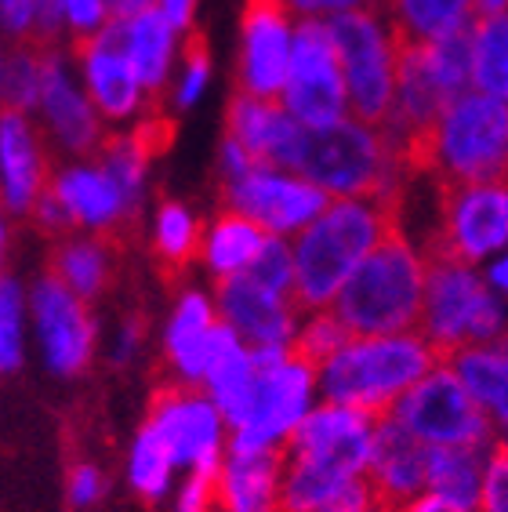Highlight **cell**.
Wrapping results in <instances>:
<instances>
[{
  "label": "cell",
  "instance_id": "cell-20",
  "mask_svg": "<svg viewBox=\"0 0 508 512\" xmlns=\"http://www.w3.org/2000/svg\"><path fill=\"white\" fill-rule=\"evenodd\" d=\"M77 73L84 80V91L95 102L98 117L106 124H131L142 117L149 91L142 88L113 22L98 37L77 44Z\"/></svg>",
  "mask_w": 508,
  "mask_h": 512
},
{
  "label": "cell",
  "instance_id": "cell-39",
  "mask_svg": "<svg viewBox=\"0 0 508 512\" xmlns=\"http://www.w3.org/2000/svg\"><path fill=\"white\" fill-rule=\"evenodd\" d=\"M244 276L258 280L269 291H280V295L294 298V255H291V240L284 237H269L265 247L258 251V258L251 262Z\"/></svg>",
  "mask_w": 508,
  "mask_h": 512
},
{
  "label": "cell",
  "instance_id": "cell-53",
  "mask_svg": "<svg viewBox=\"0 0 508 512\" xmlns=\"http://www.w3.org/2000/svg\"><path fill=\"white\" fill-rule=\"evenodd\" d=\"M4 77H8V59H4V51H0V109H4Z\"/></svg>",
  "mask_w": 508,
  "mask_h": 512
},
{
  "label": "cell",
  "instance_id": "cell-29",
  "mask_svg": "<svg viewBox=\"0 0 508 512\" xmlns=\"http://www.w3.org/2000/svg\"><path fill=\"white\" fill-rule=\"evenodd\" d=\"M403 44H429L476 22V0H381Z\"/></svg>",
  "mask_w": 508,
  "mask_h": 512
},
{
  "label": "cell",
  "instance_id": "cell-14",
  "mask_svg": "<svg viewBox=\"0 0 508 512\" xmlns=\"http://www.w3.org/2000/svg\"><path fill=\"white\" fill-rule=\"evenodd\" d=\"M240 345V335L218 316L211 295L189 287L175 298L164 324V360L175 371V385L204 389L215 367L225 364Z\"/></svg>",
  "mask_w": 508,
  "mask_h": 512
},
{
  "label": "cell",
  "instance_id": "cell-23",
  "mask_svg": "<svg viewBox=\"0 0 508 512\" xmlns=\"http://www.w3.org/2000/svg\"><path fill=\"white\" fill-rule=\"evenodd\" d=\"M225 135L236 138L258 164L287 171L298 168L305 142V128L280 106V99H254V95H236L229 102Z\"/></svg>",
  "mask_w": 508,
  "mask_h": 512
},
{
  "label": "cell",
  "instance_id": "cell-8",
  "mask_svg": "<svg viewBox=\"0 0 508 512\" xmlns=\"http://www.w3.org/2000/svg\"><path fill=\"white\" fill-rule=\"evenodd\" d=\"M425 262L429 276H425L418 331L429 338L443 364L461 349L498 342L505 335V313L494 298V287L476 273V266L454 258H425Z\"/></svg>",
  "mask_w": 508,
  "mask_h": 512
},
{
  "label": "cell",
  "instance_id": "cell-10",
  "mask_svg": "<svg viewBox=\"0 0 508 512\" xmlns=\"http://www.w3.org/2000/svg\"><path fill=\"white\" fill-rule=\"evenodd\" d=\"M392 418L403 422L425 447H490L494 422L465 389L450 364H436L418 385H411L392 407Z\"/></svg>",
  "mask_w": 508,
  "mask_h": 512
},
{
  "label": "cell",
  "instance_id": "cell-49",
  "mask_svg": "<svg viewBox=\"0 0 508 512\" xmlns=\"http://www.w3.org/2000/svg\"><path fill=\"white\" fill-rule=\"evenodd\" d=\"M153 8H157V0H109V15L113 19H135V15Z\"/></svg>",
  "mask_w": 508,
  "mask_h": 512
},
{
  "label": "cell",
  "instance_id": "cell-47",
  "mask_svg": "<svg viewBox=\"0 0 508 512\" xmlns=\"http://www.w3.org/2000/svg\"><path fill=\"white\" fill-rule=\"evenodd\" d=\"M142 335H146L142 320H138V316H127L124 324L117 327V335H113V345H109V360H113L117 367L131 364V360L138 356V349H142Z\"/></svg>",
  "mask_w": 508,
  "mask_h": 512
},
{
  "label": "cell",
  "instance_id": "cell-24",
  "mask_svg": "<svg viewBox=\"0 0 508 512\" xmlns=\"http://www.w3.org/2000/svg\"><path fill=\"white\" fill-rule=\"evenodd\" d=\"M48 189V168H44V149L40 131L30 113L19 109H0V197L4 207L15 215H26Z\"/></svg>",
  "mask_w": 508,
  "mask_h": 512
},
{
  "label": "cell",
  "instance_id": "cell-33",
  "mask_svg": "<svg viewBox=\"0 0 508 512\" xmlns=\"http://www.w3.org/2000/svg\"><path fill=\"white\" fill-rule=\"evenodd\" d=\"M472 91L508 102V15L472 22Z\"/></svg>",
  "mask_w": 508,
  "mask_h": 512
},
{
  "label": "cell",
  "instance_id": "cell-36",
  "mask_svg": "<svg viewBox=\"0 0 508 512\" xmlns=\"http://www.w3.org/2000/svg\"><path fill=\"white\" fill-rule=\"evenodd\" d=\"M44 69H48V48H19L8 59V77H4V106L33 113L44 88Z\"/></svg>",
  "mask_w": 508,
  "mask_h": 512
},
{
  "label": "cell",
  "instance_id": "cell-4",
  "mask_svg": "<svg viewBox=\"0 0 508 512\" xmlns=\"http://www.w3.org/2000/svg\"><path fill=\"white\" fill-rule=\"evenodd\" d=\"M436 364H443L440 353L421 331L352 335L327 364L316 367V382L327 404H345L381 418Z\"/></svg>",
  "mask_w": 508,
  "mask_h": 512
},
{
  "label": "cell",
  "instance_id": "cell-22",
  "mask_svg": "<svg viewBox=\"0 0 508 512\" xmlns=\"http://www.w3.org/2000/svg\"><path fill=\"white\" fill-rule=\"evenodd\" d=\"M425 469H429V447L392 414H381L371 465H367L374 502L392 512L414 502L418 494H425Z\"/></svg>",
  "mask_w": 508,
  "mask_h": 512
},
{
  "label": "cell",
  "instance_id": "cell-17",
  "mask_svg": "<svg viewBox=\"0 0 508 512\" xmlns=\"http://www.w3.org/2000/svg\"><path fill=\"white\" fill-rule=\"evenodd\" d=\"M374 433H378V418L374 414L323 400L298 425V433L291 436V444L284 451L331 465V469H338L345 476H367Z\"/></svg>",
  "mask_w": 508,
  "mask_h": 512
},
{
  "label": "cell",
  "instance_id": "cell-35",
  "mask_svg": "<svg viewBox=\"0 0 508 512\" xmlns=\"http://www.w3.org/2000/svg\"><path fill=\"white\" fill-rule=\"evenodd\" d=\"M425 55H429L432 73L450 95V102L465 95V91H472V26H461V30L447 33V37L429 40Z\"/></svg>",
  "mask_w": 508,
  "mask_h": 512
},
{
  "label": "cell",
  "instance_id": "cell-38",
  "mask_svg": "<svg viewBox=\"0 0 508 512\" xmlns=\"http://www.w3.org/2000/svg\"><path fill=\"white\" fill-rule=\"evenodd\" d=\"M30 298L22 295L19 280L0 276V375H15L22 367V316Z\"/></svg>",
  "mask_w": 508,
  "mask_h": 512
},
{
  "label": "cell",
  "instance_id": "cell-44",
  "mask_svg": "<svg viewBox=\"0 0 508 512\" xmlns=\"http://www.w3.org/2000/svg\"><path fill=\"white\" fill-rule=\"evenodd\" d=\"M44 0H0V33L11 40H37Z\"/></svg>",
  "mask_w": 508,
  "mask_h": 512
},
{
  "label": "cell",
  "instance_id": "cell-25",
  "mask_svg": "<svg viewBox=\"0 0 508 512\" xmlns=\"http://www.w3.org/2000/svg\"><path fill=\"white\" fill-rule=\"evenodd\" d=\"M284 451H229L215 473L218 512H284Z\"/></svg>",
  "mask_w": 508,
  "mask_h": 512
},
{
  "label": "cell",
  "instance_id": "cell-6",
  "mask_svg": "<svg viewBox=\"0 0 508 512\" xmlns=\"http://www.w3.org/2000/svg\"><path fill=\"white\" fill-rule=\"evenodd\" d=\"M254 382L229 422V451H284L320 396L316 367L294 349H251Z\"/></svg>",
  "mask_w": 508,
  "mask_h": 512
},
{
  "label": "cell",
  "instance_id": "cell-11",
  "mask_svg": "<svg viewBox=\"0 0 508 512\" xmlns=\"http://www.w3.org/2000/svg\"><path fill=\"white\" fill-rule=\"evenodd\" d=\"M280 106L309 131L331 128L338 120L352 117L345 73L331 33H327V22L298 19L291 73H287V84L280 91Z\"/></svg>",
  "mask_w": 508,
  "mask_h": 512
},
{
  "label": "cell",
  "instance_id": "cell-34",
  "mask_svg": "<svg viewBox=\"0 0 508 512\" xmlns=\"http://www.w3.org/2000/svg\"><path fill=\"white\" fill-rule=\"evenodd\" d=\"M200 218L189 211L182 200H164L153 215V226H149V240H153V255L164 269L178 273L182 266H189L196 255H200Z\"/></svg>",
  "mask_w": 508,
  "mask_h": 512
},
{
  "label": "cell",
  "instance_id": "cell-7",
  "mask_svg": "<svg viewBox=\"0 0 508 512\" xmlns=\"http://www.w3.org/2000/svg\"><path fill=\"white\" fill-rule=\"evenodd\" d=\"M338 62L349 91V113L363 124L385 128L396 102V73H400V37L392 30L381 4L342 11L327 19Z\"/></svg>",
  "mask_w": 508,
  "mask_h": 512
},
{
  "label": "cell",
  "instance_id": "cell-40",
  "mask_svg": "<svg viewBox=\"0 0 508 512\" xmlns=\"http://www.w3.org/2000/svg\"><path fill=\"white\" fill-rule=\"evenodd\" d=\"M171 84H175V88H171V99H175L178 113H186V109H193L196 102L204 99L207 84H211V55H207V48L200 40H193L186 48L182 66H178Z\"/></svg>",
  "mask_w": 508,
  "mask_h": 512
},
{
  "label": "cell",
  "instance_id": "cell-15",
  "mask_svg": "<svg viewBox=\"0 0 508 512\" xmlns=\"http://www.w3.org/2000/svg\"><path fill=\"white\" fill-rule=\"evenodd\" d=\"M33 335L51 375L73 378L91 364L98 345V327L88 302L73 295L59 276H40L30 291Z\"/></svg>",
  "mask_w": 508,
  "mask_h": 512
},
{
  "label": "cell",
  "instance_id": "cell-27",
  "mask_svg": "<svg viewBox=\"0 0 508 512\" xmlns=\"http://www.w3.org/2000/svg\"><path fill=\"white\" fill-rule=\"evenodd\" d=\"M265 240H269V233L258 222H251V218L233 211V207H225L204 226L200 262H204L207 273L215 276V280L244 276L254 258H258V251L265 247Z\"/></svg>",
  "mask_w": 508,
  "mask_h": 512
},
{
  "label": "cell",
  "instance_id": "cell-46",
  "mask_svg": "<svg viewBox=\"0 0 508 512\" xmlns=\"http://www.w3.org/2000/svg\"><path fill=\"white\" fill-rule=\"evenodd\" d=\"M280 4L291 11L294 19L327 22V19H334V15H342V11L363 8V4H371V0H280Z\"/></svg>",
  "mask_w": 508,
  "mask_h": 512
},
{
  "label": "cell",
  "instance_id": "cell-45",
  "mask_svg": "<svg viewBox=\"0 0 508 512\" xmlns=\"http://www.w3.org/2000/svg\"><path fill=\"white\" fill-rule=\"evenodd\" d=\"M175 512H218L215 476L186 473L182 487L175 491Z\"/></svg>",
  "mask_w": 508,
  "mask_h": 512
},
{
  "label": "cell",
  "instance_id": "cell-5",
  "mask_svg": "<svg viewBox=\"0 0 508 512\" xmlns=\"http://www.w3.org/2000/svg\"><path fill=\"white\" fill-rule=\"evenodd\" d=\"M298 175L320 186L331 200L345 197H400L407 189V168L389 135L374 124L345 117L331 128H305Z\"/></svg>",
  "mask_w": 508,
  "mask_h": 512
},
{
  "label": "cell",
  "instance_id": "cell-3",
  "mask_svg": "<svg viewBox=\"0 0 508 512\" xmlns=\"http://www.w3.org/2000/svg\"><path fill=\"white\" fill-rule=\"evenodd\" d=\"M411 178L432 182H494L508 178V102L465 91L440 113L429 135L403 149Z\"/></svg>",
  "mask_w": 508,
  "mask_h": 512
},
{
  "label": "cell",
  "instance_id": "cell-26",
  "mask_svg": "<svg viewBox=\"0 0 508 512\" xmlns=\"http://www.w3.org/2000/svg\"><path fill=\"white\" fill-rule=\"evenodd\" d=\"M113 30H117L127 59H131L138 80H142V88H146L149 95H160V91L175 80V66H178V59H182V55H178V37H182V33H178L157 8L142 11L135 19H113Z\"/></svg>",
  "mask_w": 508,
  "mask_h": 512
},
{
  "label": "cell",
  "instance_id": "cell-18",
  "mask_svg": "<svg viewBox=\"0 0 508 512\" xmlns=\"http://www.w3.org/2000/svg\"><path fill=\"white\" fill-rule=\"evenodd\" d=\"M215 306L247 349H291L302 324V309L291 295L269 291L251 276L218 280Z\"/></svg>",
  "mask_w": 508,
  "mask_h": 512
},
{
  "label": "cell",
  "instance_id": "cell-16",
  "mask_svg": "<svg viewBox=\"0 0 508 512\" xmlns=\"http://www.w3.org/2000/svg\"><path fill=\"white\" fill-rule=\"evenodd\" d=\"M294 33L298 19L280 0H247L240 19V55H236L240 95L280 99L291 73Z\"/></svg>",
  "mask_w": 508,
  "mask_h": 512
},
{
  "label": "cell",
  "instance_id": "cell-19",
  "mask_svg": "<svg viewBox=\"0 0 508 512\" xmlns=\"http://www.w3.org/2000/svg\"><path fill=\"white\" fill-rule=\"evenodd\" d=\"M37 113L44 120V128H48L51 142L69 157L84 160V153L102 146V124L106 120L98 117L95 102L84 91L77 66L59 48H48V69H44Z\"/></svg>",
  "mask_w": 508,
  "mask_h": 512
},
{
  "label": "cell",
  "instance_id": "cell-37",
  "mask_svg": "<svg viewBox=\"0 0 508 512\" xmlns=\"http://www.w3.org/2000/svg\"><path fill=\"white\" fill-rule=\"evenodd\" d=\"M349 338L352 335L345 331V324L331 309H316V313H305V320L298 324V335H294L291 349L302 356V360H309L313 367H320V364H327Z\"/></svg>",
  "mask_w": 508,
  "mask_h": 512
},
{
  "label": "cell",
  "instance_id": "cell-54",
  "mask_svg": "<svg viewBox=\"0 0 508 512\" xmlns=\"http://www.w3.org/2000/svg\"><path fill=\"white\" fill-rule=\"evenodd\" d=\"M367 512H392V509H385V505H378V502H374V505H371V509H367Z\"/></svg>",
  "mask_w": 508,
  "mask_h": 512
},
{
  "label": "cell",
  "instance_id": "cell-48",
  "mask_svg": "<svg viewBox=\"0 0 508 512\" xmlns=\"http://www.w3.org/2000/svg\"><path fill=\"white\" fill-rule=\"evenodd\" d=\"M396 512H476V509H465V505H458V502H447V498H440V494H418L414 502H407L403 509H396Z\"/></svg>",
  "mask_w": 508,
  "mask_h": 512
},
{
  "label": "cell",
  "instance_id": "cell-50",
  "mask_svg": "<svg viewBox=\"0 0 508 512\" xmlns=\"http://www.w3.org/2000/svg\"><path fill=\"white\" fill-rule=\"evenodd\" d=\"M490 284L498 287L501 295L508 298V251L498 258V262H494V269H490Z\"/></svg>",
  "mask_w": 508,
  "mask_h": 512
},
{
  "label": "cell",
  "instance_id": "cell-1",
  "mask_svg": "<svg viewBox=\"0 0 508 512\" xmlns=\"http://www.w3.org/2000/svg\"><path fill=\"white\" fill-rule=\"evenodd\" d=\"M400 197H345L331 200L320 218L291 240L294 255V302L302 313L331 309L352 269L400 226Z\"/></svg>",
  "mask_w": 508,
  "mask_h": 512
},
{
  "label": "cell",
  "instance_id": "cell-31",
  "mask_svg": "<svg viewBox=\"0 0 508 512\" xmlns=\"http://www.w3.org/2000/svg\"><path fill=\"white\" fill-rule=\"evenodd\" d=\"M51 273L59 276L73 295L91 302V298L102 295V287L109 284V273H113V251H109L106 240L95 237V233H80V237H69L55 247Z\"/></svg>",
  "mask_w": 508,
  "mask_h": 512
},
{
  "label": "cell",
  "instance_id": "cell-2",
  "mask_svg": "<svg viewBox=\"0 0 508 512\" xmlns=\"http://www.w3.org/2000/svg\"><path fill=\"white\" fill-rule=\"evenodd\" d=\"M425 276L429 262L411 233L392 226L371 255L352 269L331 313L345 324L349 335H400L418 331L425 306Z\"/></svg>",
  "mask_w": 508,
  "mask_h": 512
},
{
  "label": "cell",
  "instance_id": "cell-21",
  "mask_svg": "<svg viewBox=\"0 0 508 512\" xmlns=\"http://www.w3.org/2000/svg\"><path fill=\"white\" fill-rule=\"evenodd\" d=\"M51 200L62 207L69 229L84 233H120L135 222V211L127 207L124 189L109 175L102 160H73L48 182Z\"/></svg>",
  "mask_w": 508,
  "mask_h": 512
},
{
  "label": "cell",
  "instance_id": "cell-52",
  "mask_svg": "<svg viewBox=\"0 0 508 512\" xmlns=\"http://www.w3.org/2000/svg\"><path fill=\"white\" fill-rule=\"evenodd\" d=\"M4 215H8V207L0 197V276H4V251H8V222H4Z\"/></svg>",
  "mask_w": 508,
  "mask_h": 512
},
{
  "label": "cell",
  "instance_id": "cell-30",
  "mask_svg": "<svg viewBox=\"0 0 508 512\" xmlns=\"http://www.w3.org/2000/svg\"><path fill=\"white\" fill-rule=\"evenodd\" d=\"M483 451H490V447H429L425 491L465 505V509H476L479 487H483V465H487Z\"/></svg>",
  "mask_w": 508,
  "mask_h": 512
},
{
  "label": "cell",
  "instance_id": "cell-51",
  "mask_svg": "<svg viewBox=\"0 0 508 512\" xmlns=\"http://www.w3.org/2000/svg\"><path fill=\"white\" fill-rule=\"evenodd\" d=\"M483 15H508V0H476V19Z\"/></svg>",
  "mask_w": 508,
  "mask_h": 512
},
{
  "label": "cell",
  "instance_id": "cell-9",
  "mask_svg": "<svg viewBox=\"0 0 508 512\" xmlns=\"http://www.w3.org/2000/svg\"><path fill=\"white\" fill-rule=\"evenodd\" d=\"M432 182V178H429ZM436 226L421 244L425 258L479 266L508 247V178L494 182H432Z\"/></svg>",
  "mask_w": 508,
  "mask_h": 512
},
{
  "label": "cell",
  "instance_id": "cell-43",
  "mask_svg": "<svg viewBox=\"0 0 508 512\" xmlns=\"http://www.w3.org/2000/svg\"><path fill=\"white\" fill-rule=\"evenodd\" d=\"M102 494H106V473L98 469L95 462H77L69 469V480H66V498L69 505L77 512H88L102 502Z\"/></svg>",
  "mask_w": 508,
  "mask_h": 512
},
{
  "label": "cell",
  "instance_id": "cell-12",
  "mask_svg": "<svg viewBox=\"0 0 508 512\" xmlns=\"http://www.w3.org/2000/svg\"><path fill=\"white\" fill-rule=\"evenodd\" d=\"M222 197L225 207L258 222L269 237L284 240L298 237L309 222L320 218L323 207L331 204V197L298 171L258 164V160L240 175L222 178Z\"/></svg>",
  "mask_w": 508,
  "mask_h": 512
},
{
  "label": "cell",
  "instance_id": "cell-28",
  "mask_svg": "<svg viewBox=\"0 0 508 512\" xmlns=\"http://www.w3.org/2000/svg\"><path fill=\"white\" fill-rule=\"evenodd\" d=\"M458 378L465 382L476 404L490 414V422L501 425V440H508V335H501L498 342L472 345L461 349L447 360Z\"/></svg>",
  "mask_w": 508,
  "mask_h": 512
},
{
  "label": "cell",
  "instance_id": "cell-41",
  "mask_svg": "<svg viewBox=\"0 0 508 512\" xmlns=\"http://www.w3.org/2000/svg\"><path fill=\"white\" fill-rule=\"evenodd\" d=\"M62 11V33L73 37V44L98 37L106 30L113 15H109V0H59Z\"/></svg>",
  "mask_w": 508,
  "mask_h": 512
},
{
  "label": "cell",
  "instance_id": "cell-32",
  "mask_svg": "<svg viewBox=\"0 0 508 512\" xmlns=\"http://www.w3.org/2000/svg\"><path fill=\"white\" fill-rule=\"evenodd\" d=\"M178 465L171 458V447L160 436L153 422H142V429L131 440L127 451V483L142 502H164L171 494V480H175Z\"/></svg>",
  "mask_w": 508,
  "mask_h": 512
},
{
  "label": "cell",
  "instance_id": "cell-42",
  "mask_svg": "<svg viewBox=\"0 0 508 512\" xmlns=\"http://www.w3.org/2000/svg\"><path fill=\"white\" fill-rule=\"evenodd\" d=\"M476 512H508V440L490 444Z\"/></svg>",
  "mask_w": 508,
  "mask_h": 512
},
{
  "label": "cell",
  "instance_id": "cell-13",
  "mask_svg": "<svg viewBox=\"0 0 508 512\" xmlns=\"http://www.w3.org/2000/svg\"><path fill=\"white\" fill-rule=\"evenodd\" d=\"M146 422L160 429L182 473L215 476L229 454V425L204 389L167 385L153 396Z\"/></svg>",
  "mask_w": 508,
  "mask_h": 512
}]
</instances>
